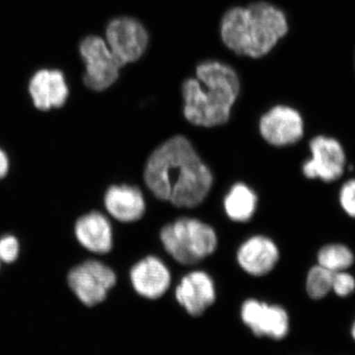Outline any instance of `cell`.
<instances>
[{"label": "cell", "instance_id": "6da1fadb", "mask_svg": "<svg viewBox=\"0 0 355 355\" xmlns=\"http://www.w3.org/2000/svg\"><path fill=\"white\" fill-rule=\"evenodd\" d=\"M144 181L159 200L177 207L193 209L209 195L214 177L190 140L177 135L160 144L149 156Z\"/></svg>", "mask_w": 355, "mask_h": 355}, {"label": "cell", "instance_id": "7a4b0ae2", "mask_svg": "<svg viewBox=\"0 0 355 355\" xmlns=\"http://www.w3.org/2000/svg\"><path fill=\"white\" fill-rule=\"evenodd\" d=\"M240 92L241 80L234 67L223 60H202L193 76L182 83V114L195 127H221L230 121Z\"/></svg>", "mask_w": 355, "mask_h": 355}, {"label": "cell", "instance_id": "3957f363", "mask_svg": "<svg viewBox=\"0 0 355 355\" xmlns=\"http://www.w3.org/2000/svg\"><path fill=\"white\" fill-rule=\"evenodd\" d=\"M288 32L286 14L268 0L231 6L219 22L222 44L233 55L251 60L266 57Z\"/></svg>", "mask_w": 355, "mask_h": 355}, {"label": "cell", "instance_id": "277c9868", "mask_svg": "<svg viewBox=\"0 0 355 355\" xmlns=\"http://www.w3.org/2000/svg\"><path fill=\"white\" fill-rule=\"evenodd\" d=\"M160 239L167 253L183 265L200 263L214 254L218 245L216 231L211 226L187 217L164 226Z\"/></svg>", "mask_w": 355, "mask_h": 355}, {"label": "cell", "instance_id": "5b68a950", "mask_svg": "<svg viewBox=\"0 0 355 355\" xmlns=\"http://www.w3.org/2000/svg\"><path fill=\"white\" fill-rule=\"evenodd\" d=\"M105 36L110 50L125 67L141 60L150 44L146 26L132 15H121L110 20Z\"/></svg>", "mask_w": 355, "mask_h": 355}, {"label": "cell", "instance_id": "8992f818", "mask_svg": "<svg viewBox=\"0 0 355 355\" xmlns=\"http://www.w3.org/2000/svg\"><path fill=\"white\" fill-rule=\"evenodd\" d=\"M80 53L86 65L84 83L89 89L103 92L118 83L125 67L110 50L106 40L87 37L80 44Z\"/></svg>", "mask_w": 355, "mask_h": 355}, {"label": "cell", "instance_id": "52a82bcc", "mask_svg": "<svg viewBox=\"0 0 355 355\" xmlns=\"http://www.w3.org/2000/svg\"><path fill=\"white\" fill-rule=\"evenodd\" d=\"M116 282V275L101 261H86L71 268L67 284L81 303L93 307L106 300Z\"/></svg>", "mask_w": 355, "mask_h": 355}, {"label": "cell", "instance_id": "ba28073f", "mask_svg": "<svg viewBox=\"0 0 355 355\" xmlns=\"http://www.w3.org/2000/svg\"><path fill=\"white\" fill-rule=\"evenodd\" d=\"M259 132L270 146H292L304 135V121L293 107L275 104L261 114L259 120Z\"/></svg>", "mask_w": 355, "mask_h": 355}, {"label": "cell", "instance_id": "9c48e42d", "mask_svg": "<svg viewBox=\"0 0 355 355\" xmlns=\"http://www.w3.org/2000/svg\"><path fill=\"white\" fill-rule=\"evenodd\" d=\"M311 159L303 165V174L309 179L334 182L345 171V153L335 139L318 135L310 141Z\"/></svg>", "mask_w": 355, "mask_h": 355}, {"label": "cell", "instance_id": "30bf717a", "mask_svg": "<svg viewBox=\"0 0 355 355\" xmlns=\"http://www.w3.org/2000/svg\"><path fill=\"white\" fill-rule=\"evenodd\" d=\"M241 317L243 322L258 336L282 340L289 331L288 314L280 306L249 299L242 306Z\"/></svg>", "mask_w": 355, "mask_h": 355}, {"label": "cell", "instance_id": "8fae6325", "mask_svg": "<svg viewBox=\"0 0 355 355\" xmlns=\"http://www.w3.org/2000/svg\"><path fill=\"white\" fill-rule=\"evenodd\" d=\"M175 295L179 304L191 316H202L216 301V286L207 272L197 270L183 277L177 286Z\"/></svg>", "mask_w": 355, "mask_h": 355}, {"label": "cell", "instance_id": "7c38bea8", "mask_svg": "<svg viewBox=\"0 0 355 355\" xmlns=\"http://www.w3.org/2000/svg\"><path fill=\"white\" fill-rule=\"evenodd\" d=\"M130 282L135 291L142 297L157 299L169 289L171 273L162 261L149 256L133 266Z\"/></svg>", "mask_w": 355, "mask_h": 355}, {"label": "cell", "instance_id": "4fadbf2b", "mask_svg": "<svg viewBox=\"0 0 355 355\" xmlns=\"http://www.w3.org/2000/svg\"><path fill=\"white\" fill-rule=\"evenodd\" d=\"M29 92L35 107L41 111L60 108L69 94L64 73L55 69L36 72L30 81Z\"/></svg>", "mask_w": 355, "mask_h": 355}, {"label": "cell", "instance_id": "5bb4252c", "mask_svg": "<svg viewBox=\"0 0 355 355\" xmlns=\"http://www.w3.org/2000/svg\"><path fill=\"white\" fill-rule=\"evenodd\" d=\"M279 259L277 245L265 236H254L238 250L240 266L253 277H263L272 272Z\"/></svg>", "mask_w": 355, "mask_h": 355}, {"label": "cell", "instance_id": "9a60e30c", "mask_svg": "<svg viewBox=\"0 0 355 355\" xmlns=\"http://www.w3.org/2000/svg\"><path fill=\"white\" fill-rule=\"evenodd\" d=\"M74 234L79 244L92 253L108 254L113 248V229L101 212H89L79 217Z\"/></svg>", "mask_w": 355, "mask_h": 355}, {"label": "cell", "instance_id": "2e32d148", "mask_svg": "<svg viewBox=\"0 0 355 355\" xmlns=\"http://www.w3.org/2000/svg\"><path fill=\"white\" fill-rule=\"evenodd\" d=\"M104 205L110 216L123 223L139 220L146 214L144 193L128 184L110 187L105 193Z\"/></svg>", "mask_w": 355, "mask_h": 355}, {"label": "cell", "instance_id": "e0dca14e", "mask_svg": "<svg viewBox=\"0 0 355 355\" xmlns=\"http://www.w3.org/2000/svg\"><path fill=\"white\" fill-rule=\"evenodd\" d=\"M258 197L245 184L238 183L231 188L224 200V209L231 220L246 222L253 217Z\"/></svg>", "mask_w": 355, "mask_h": 355}, {"label": "cell", "instance_id": "ac0fdd59", "mask_svg": "<svg viewBox=\"0 0 355 355\" xmlns=\"http://www.w3.org/2000/svg\"><path fill=\"white\" fill-rule=\"evenodd\" d=\"M318 263L331 272L347 270L354 263V256L349 247L343 244H329L320 250Z\"/></svg>", "mask_w": 355, "mask_h": 355}, {"label": "cell", "instance_id": "d6986e66", "mask_svg": "<svg viewBox=\"0 0 355 355\" xmlns=\"http://www.w3.org/2000/svg\"><path fill=\"white\" fill-rule=\"evenodd\" d=\"M334 272L320 265L313 266L306 279V291L310 298L320 300L331 291Z\"/></svg>", "mask_w": 355, "mask_h": 355}, {"label": "cell", "instance_id": "ffe728a7", "mask_svg": "<svg viewBox=\"0 0 355 355\" xmlns=\"http://www.w3.org/2000/svg\"><path fill=\"white\" fill-rule=\"evenodd\" d=\"M331 291L340 297H347L355 291V279L347 270L334 272Z\"/></svg>", "mask_w": 355, "mask_h": 355}, {"label": "cell", "instance_id": "44dd1931", "mask_svg": "<svg viewBox=\"0 0 355 355\" xmlns=\"http://www.w3.org/2000/svg\"><path fill=\"white\" fill-rule=\"evenodd\" d=\"M20 254V244L13 235L2 236L0 238V261L11 263L18 259Z\"/></svg>", "mask_w": 355, "mask_h": 355}, {"label": "cell", "instance_id": "7402d4cb", "mask_svg": "<svg viewBox=\"0 0 355 355\" xmlns=\"http://www.w3.org/2000/svg\"><path fill=\"white\" fill-rule=\"evenodd\" d=\"M340 202L345 214L355 218V179L343 184L340 191Z\"/></svg>", "mask_w": 355, "mask_h": 355}, {"label": "cell", "instance_id": "603a6c76", "mask_svg": "<svg viewBox=\"0 0 355 355\" xmlns=\"http://www.w3.org/2000/svg\"><path fill=\"white\" fill-rule=\"evenodd\" d=\"M9 171V158L6 151L0 148V180L8 174Z\"/></svg>", "mask_w": 355, "mask_h": 355}, {"label": "cell", "instance_id": "cb8c5ba5", "mask_svg": "<svg viewBox=\"0 0 355 355\" xmlns=\"http://www.w3.org/2000/svg\"><path fill=\"white\" fill-rule=\"evenodd\" d=\"M350 335H352V340L355 342V320L352 324V328H350Z\"/></svg>", "mask_w": 355, "mask_h": 355}, {"label": "cell", "instance_id": "d4e9b609", "mask_svg": "<svg viewBox=\"0 0 355 355\" xmlns=\"http://www.w3.org/2000/svg\"><path fill=\"white\" fill-rule=\"evenodd\" d=\"M0 263H1V261H0Z\"/></svg>", "mask_w": 355, "mask_h": 355}]
</instances>
